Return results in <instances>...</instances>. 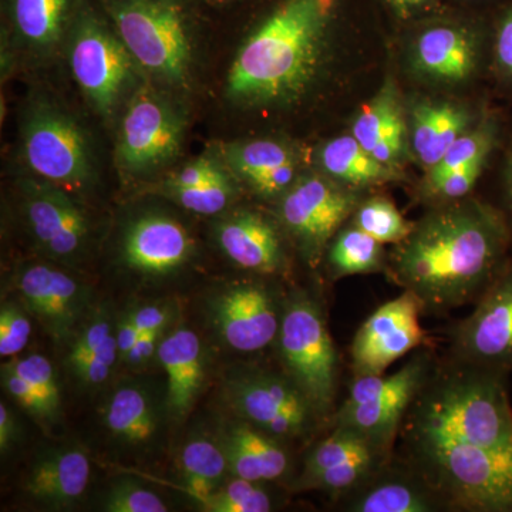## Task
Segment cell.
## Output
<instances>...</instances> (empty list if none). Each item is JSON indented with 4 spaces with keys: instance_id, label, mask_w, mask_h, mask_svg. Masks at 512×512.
Listing matches in <instances>:
<instances>
[{
    "instance_id": "6da1fadb",
    "label": "cell",
    "mask_w": 512,
    "mask_h": 512,
    "mask_svg": "<svg viewBox=\"0 0 512 512\" xmlns=\"http://www.w3.org/2000/svg\"><path fill=\"white\" fill-rule=\"evenodd\" d=\"M510 376L437 356L400 426L394 457L447 511L512 512Z\"/></svg>"
},
{
    "instance_id": "7a4b0ae2",
    "label": "cell",
    "mask_w": 512,
    "mask_h": 512,
    "mask_svg": "<svg viewBox=\"0 0 512 512\" xmlns=\"http://www.w3.org/2000/svg\"><path fill=\"white\" fill-rule=\"evenodd\" d=\"M512 256L510 228L491 202L440 204L394 245L387 278L417 296L424 315L476 303Z\"/></svg>"
},
{
    "instance_id": "3957f363",
    "label": "cell",
    "mask_w": 512,
    "mask_h": 512,
    "mask_svg": "<svg viewBox=\"0 0 512 512\" xmlns=\"http://www.w3.org/2000/svg\"><path fill=\"white\" fill-rule=\"evenodd\" d=\"M336 0H286L239 47L225 94L242 109L301 99L325 62Z\"/></svg>"
},
{
    "instance_id": "277c9868",
    "label": "cell",
    "mask_w": 512,
    "mask_h": 512,
    "mask_svg": "<svg viewBox=\"0 0 512 512\" xmlns=\"http://www.w3.org/2000/svg\"><path fill=\"white\" fill-rule=\"evenodd\" d=\"M114 30L144 76L168 90L191 82L194 46L177 0H109Z\"/></svg>"
},
{
    "instance_id": "5b68a950",
    "label": "cell",
    "mask_w": 512,
    "mask_h": 512,
    "mask_svg": "<svg viewBox=\"0 0 512 512\" xmlns=\"http://www.w3.org/2000/svg\"><path fill=\"white\" fill-rule=\"evenodd\" d=\"M276 343L286 375L329 424L338 409L340 357L315 298L295 291L286 299Z\"/></svg>"
},
{
    "instance_id": "8992f818",
    "label": "cell",
    "mask_w": 512,
    "mask_h": 512,
    "mask_svg": "<svg viewBox=\"0 0 512 512\" xmlns=\"http://www.w3.org/2000/svg\"><path fill=\"white\" fill-rule=\"evenodd\" d=\"M436 360L434 349L427 346L417 349L392 375L353 377L348 397L335 410L328 426L349 427L394 453L404 416L429 379Z\"/></svg>"
},
{
    "instance_id": "52a82bcc",
    "label": "cell",
    "mask_w": 512,
    "mask_h": 512,
    "mask_svg": "<svg viewBox=\"0 0 512 512\" xmlns=\"http://www.w3.org/2000/svg\"><path fill=\"white\" fill-rule=\"evenodd\" d=\"M69 37V63L77 86L101 119L113 120L140 87L143 72L116 30L90 13L79 16Z\"/></svg>"
},
{
    "instance_id": "ba28073f",
    "label": "cell",
    "mask_w": 512,
    "mask_h": 512,
    "mask_svg": "<svg viewBox=\"0 0 512 512\" xmlns=\"http://www.w3.org/2000/svg\"><path fill=\"white\" fill-rule=\"evenodd\" d=\"M185 114L157 84L141 83L124 106L117 134L116 163L131 177L157 173L183 148Z\"/></svg>"
},
{
    "instance_id": "9c48e42d",
    "label": "cell",
    "mask_w": 512,
    "mask_h": 512,
    "mask_svg": "<svg viewBox=\"0 0 512 512\" xmlns=\"http://www.w3.org/2000/svg\"><path fill=\"white\" fill-rule=\"evenodd\" d=\"M20 150L37 178L72 190L92 183L89 138L69 113L49 101H33L23 114Z\"/></svg>"
},
{
    "instance_id": "30bf717a",
    "label": "cell",
    "mask_w": 512,
    "mask_h": 512,
    "mask_svg": "<svg viewBox=\"0 0 512 512\" xmlns=\"http://www.w3.org/2000/svg\"><path fill=\"white\" fill-rule=\"evenodd\" d=\"M227 394L239 419L284 443L308 439L326 424L285 372L244 373L229 382Z\"/></svg>"
},
{
    "instance_id": "8fae6325",
    "label": "cell",
    "mask_w": 512,
    "mask_h": 512,
    "mask_svg": "<svg viewBox=\"0 0 512 512\" xmlns=\"http://www.w3.org/2000/svg\"><path fill=\"white\" fill-rule=\"evenodd\" d=\"M359 204L353 188L328 175H303L279 200V221L305 258L316 262Z\"/></svg>"
},
{
    "instance_id": "7c38bea8",
    "label": "cell",
    "mask_w": 512,
    "mask_h": 512,
    "mask_svg": "<svg viewBox=\"0 0 512 512\" xmlns=\"http://www.w3.org/2000/svg\"><path fill=\"white\" fill-rule=\"evenodd\" d=\"M474 311L448 333V356L491 372L512 373V256L478 299Z\"/></svg>"
},
{
    "instance_id": "4fadbf2b",
    "label": "cell",
    "mask_w": 512,
    "mask_h": 512,
    "mask_svg": "<svg viewBox=\"0 0 512 512\" xmlns=\"http://www.w3.org/2000/svg\"><path fill=\"white\" fill-rule=\"evenodd\" d=\"M329 427L328 436L309 451L293 487L298 491H325L339 500L375 476L394 453L349 427Z\"/></svg>"
},
{
    "instance_id": "5bb4252c",
    "label": "cell",
    "mask_w": 512,
    "mask_h": 512,
    "mask_svg": "<svg viewBox=\"0 0 512 512\" xmlns=\"http://www.w3.org/2000/svg\"><path fill=\"white\" fill-rule=\"evenodd\" d=\"M421 315L423 306L410 291L380 305L353 338V377L383 375L397 360L431 346L429 333L420 323Z\"/></svg>"
},
{
    "instance_id": "9a60e30c",
    "label": "cell",
    "mask_w": 512,
    "mask_h": 512,
    "mask_svg": "<svg viewBox=\"0 0 512 512\" xmlns=\"http://www.w3.org/2000/svg\"><path fill=\"white\" fill-rule=\"evenodd\" d=\"M19 187L23 214L37 247L56 261L80 258L90 237L89 218L82 207L62 187L42 178H25Z\"/></svg>"
},
{
    "instance_id": "2e32d148",
    "label": "cell",
    "mask_w": 512,
    "mask_h": 512,
    "mask_svg": "<svg viewBox=\"0 0 512 512\" xmlns=\"http://www.w3.org/2000/svg\"><path fill=\"white\" fill-rule=\"evenodd\" d=\"M282 309L274 293L259 282L229 286L212 303V318L222 340L241 353L261 352L278 338Z\"/></svg>"
},
{
    "instance_id": "e0dca14e",
    "label": "cell",
    "mask_w": 512,
    "mask_h": 512,
    "mask_svg": "<svg viewBox=\"0 0 512 512\" xmlns=\"http://www.w3.org/2000/svg\"><path fill=\"white\" fill-rule=\"evenodd\" d=\"M20 298L49 335L66 340L86 309V288L79 281L47 264L26 265L16 278Z\"/></svg>"
},
{
    "instance_id": "ac0fdd59",
    "label": "cell",
    "mask_w": 512,
    "mask_h": 512,
    "mask_svg": "<svg viewBox=\"0 0 512 512\" xmlns=\"http://www.w3.org/2000/svg\"><path fill=\"white\" fill-rule=\"evenodd\" d=\"M339 503L348 512L447 511L439 495L394 456L365 484L339 498Z\"/></svg>"
},
{
    "instance_id": "d6986e66",
    "label": "cell",
    "mask_w": 512,
    "mask_h": 512,
    "mask_svg": "<svg viewBox=\"0 0 512 512\" xmlns=\"http://www.w3.org/2000/svg\"><path fill=\"white\" fill-rule=\"evenodd\" d=\"M194 251L187 229L174 218L147 214L127 228L123 259L128 268L147 275H167L183 266Z\"/></svg>"
},
{
    "instance_id": "ffe728a7",
    "label": "cell",
    "mask_w": 512,
    "mask_h": 512,
    "mask_svg": "<svg viewBox=\"0 0 512 512\" xmlns=\"http://www.w3.org/2000/svg\"><path fill=\"white\" fill-rule=\"evenodd\" d=\"M220 153L231 173L266 200H281L299 178L295 151L281 141L225 144Z\"/></svg>"
},
{
    "instance_id": "44dd1931",
    "label": "cell",
    "mask_w": 512,
    "mask_h": 512,
    "mask_svg": "<svg viewBox=\"0 0 512 512\" xmlns=\"http://www.w3.org/2000/svg\"><path fill=\"white\" fill-rule=\"evenodd\" d=\"M410 60L414 72L431 82H467L480 66V40L468 29L436 26L417 37Z\"/></svg>"
},
{
    "instance_id": "7402d4cb",
    "label": "cell",
    "mask_w": 512,
    "mask_h": 512,
    "mask_svg": "<svg viewBox=\"0 0 512 512\" xmlns=\"http://www.w3.org/2000/svg\"><path fill=\"white\" fill-rule=\"evenodd\" d=\"M217 241L239 268L261 275L281 274L285 251L281 235L271 221L255 211H238L218 225Z\"/></svg>"
},
{
    "instance_id": "603a6c76",
    "label": "cell",
    "mask_w": 512,
    "mask_h": 512,
    "mask_svg": "<svg viewBox=\"0 0 512 512\" xmlns=\"http://www.w3.org/2000/svg\"><path fill=\"white\" fill-rule=\"evenodd\" d=\"M220 446L232 477L266 484L284 480L291 470L286 443L247 421L229 423L222 433Z\"/></svg>"
},
{
    "instance_id": "cb8c5ba5",
    "label": "cell",
    "mask_w": 512,
    "mask_h": 512,
    "mask_svg": "<svg viewBox=\"0 0 512 512\" xmlns=\"http://www.w3.org/2000/svg\"><path fill=\"white\" fill-rule=\"evenodd\" d=\"M406 121L396 84L389 80L360 109L352 136L380 163L396 168L406 154Z\"/></svg>"
},
{
    "instance_id": "d4e9b609",
    "label": "cell",
    "mask_w": 512,
    "mask_h": 512,
    "mask_svg": "<svg viewBox=\"0 0 512 512\" xmlns=\"http://www.w3.org/2000/svg\"><path fill=\"white\" fill-rule=\"evenodd\" d=\"M157 357L167 375L168 407L180 419L190 412L204 383L200 336L188 328L174 329L161 340Z\"/></svg>"
},
{
    "instance_id": "484cf974",
    "label": "cell",
    "mask_w": 512,
    "mask_h": 512,
    "mask_svg": "<svg viewBox=\"0 0 512 512\" xmlns=\"http://www.w3.org/2000/svg\"><path fill=\"white\" fill-rule=\"evenodd\" d=\"M474 126L473 114L464 107L440 101H419L412 110L410 140L424 167L440 163L451 144Z\"/></svg>"
},
{
    "instance_id": "4316f807",
    "label": "cell",
    "mask_w": 512,
    "mask_h": 512,
    "mask_svg": "<svg viewBox=\"0 0 512 512\" xmlns=\"http://www.w3.org/2000/svg\"><path fill=\"white\" fill-rule=\"evenodd\" d=\"M90 474V460L83 451H59L32 468L26 491L43 503L73 504L87 490Z\"/></svg>"
},
{
    "instance_id": "83f0119b",
    "label": "cell",
    "mask_w": 512,
    "mask_h": 512,
    "mask_svg": "<svg viewBox=\"0 0 512 512\" xmlns=\"http://www.w3.org/2000/svg\"><path fill=\"white\" fill-rule=\"evenodd\" d=\"M323 173L349 188L389 183L400 177L396 168L377 161L353 136L333 138L320 148Z\"/></svg>"
},
{
    "instance_id": "f1b7e54d",
    "label": "cell",
    "mask_w": 512,
    "mask_h": 512,
    "mask_svg": "<svg viewBox=\"0 0 512 512\" xmlns=\"http://www.w3.org/2000/svg\"><path fill=\"white\" fill-rule=\"evenodd\" d=\"M70 0H13V22L23 45L50 55L64 36Z\"/></svg>"
},
{
    "instance_id": "f546056e",
    "label": "cell",
    "mask_w": 512,
    "mask_h": 512,
    "mask_svg": "<svg viewBox=\"0 0 512 512\" xmlns=\"http://www.w3.org/2000/svg\"><path fill=\"white\" fill-rule=\"evenodd\" d=\"M328 265L333 279L353 275H386L389 258L384 256L383 244L352 224L339 231L330 241Z\"/></svg>"
},
{
    "instance_id": "4dcf8cb0",
    "label": "cell",
    "mask_w": 512,
    "mask_h": 512,
    "mask_svg": "<svg viewBox=\"0 0 512 512\" xmlns=\"http://www.w3.org/2000/svg\"><path fill=\"white\" fill-rule=\"evenodd\" d=\"M111 433L130 444H144L157 431V416L150 399L137 387H121L111 397L106 412Z\"/></svg>"
},
{
    "instance_id": "1f68e13d",
    "label": "cell",
    "mask_w": 512,
    "mask_h": 512,
    "mask_svg": "<svg viewBox=\"0 0 512 512\" xmlns=\"http://www.w3.org/2000/svg\"><path fill=\"white\" fill-rule=\"evenodd\" d=\"M181 473L187 494L200 500L221 487L222 478L229 473L224 450L214 441H190L181 453Z\"/></svg>"
},
{
    "instance_id": "d6a6232c",
    "label": "cell",
    "mask_w": 512,
    "mask_h": 512,
    "mask_svg": "<svg viewBox=\"0 0 512 512\" xmlns=\"http://www.w3.org/2000/svg\"><path fill=\"white\" fill-rule=\"evenodd\" d=\"M352 224L380 244H400L409 237L414 224L406 220L392 201L383 197L360 202L352 215Z\"/></svg>"
},
{
    "instance_id": "836d02e7",
    "label": "cell",
    "mask_w": 512,
    "mask_h": 512,
    "mask_svg": "<svg viewBox=\"0 0 512 512\" xmlns=\"http://www.w3.org/2000/svg\"><path fill=\"white\" fill-rule=\"evenodd\" d=\"M202 510L211 512H269L274 507L272 495L264 484L232 477L224 487L200 498Z\"/></svg>"
},
{
    "instance_id": "e575fe53",
    "label": "cell",
    "mask_w": 512,
    "mask_h": 512,
    "mask_svg": "<svg viewBox=\"0 0 512 512\" xmlns=\"http://www.w3.org/2000/svg\"><path fill=\"white\" fill-rule=\"evenodd\" d=\"M231 170L210 183L194 188L164 190V195L177 202L185 210L201 215H215L224 211L235 198V184Z\"/></svg>"
},
{
    "instance_id": "d590c367",
    "label": "cell",
    "mask_w": 512,
    "mask_h": 512,
    "mask_svg": "<svg viewBox=\"0 0 512 512\" xmlns=\"http://www.w3.org/2000/svg\"><path fill=\"white\" fill-rule=\"evenodd\" d=\"M6 366L22 376L35 389L45 403L50 417H56L60 409V393L55 369L49 359L42 355H29L25 359L13 360Z\"/></svg>"
},
{
    "instance_id": "8d00e7d4",
    "label": "cell",
    "mask_w": 512,
    "mask_h": 512,
    "mask_svg": "<svg viewBox=\"0 0 512 512\" xmlns=\"http://www.w3.org/2000/svg\"><path fill=\"white\" fill-rule=\"evenodd\" d=\"M229 168L225 164L221 153L211 151V153L202 154L174 171L170 177L165 178L161 184V191L177 190V188L200 187L228 173Z\"/></svg>"
},
{
    "instance_id": "74e56055",
    "label": "cell",
    "mask_w": 512,
    "mask_h": 512,
    "mask_svg": "<svg viewBox=\"0 0 512 512\" xmlns=\"http://www.w3.org/2000/svg\"><path fill=\"white\" fill-rule=\"evenodd\" d=\"M488 161L490 160L478 161V163L467 165V167L444 175L436 183L424 185L427 197L439 201L440 204L463 200L476 187L477 181L480 180Z\"/></svg>"
},
{
    "instance_id": "f35d334b",
    "label": "cell",
    "mask_w": 512,
    "mask_h": 512,
    "mask_svg": "<svg viewBox=\"0 0 512 512\" xmlns=\"http://www.w3.org/2000/svg\"><path fill=\"white\" fill-rule=\"evenodd\" d=\"M109 512H165L167 505L153 491L138 487L130 481L114 485L104 501Z\"/></svg>"
},
{
    "instance_id": "ab89813d",
    "label": "cell",
    "mask_w": 512,
    "mask_h": 512,
    "mask_svg": "<svg viewBox=\"0 0 512 512\" xmlns=\"http://www.w3.org/2000/svg\"><path fill=\"white\" fill-rule=\"evenodd\" d=\"M32 335V323L13 303H3L0 311V356L12 357L26 348Z\"/></svg>"
},
{
    "instance_id": "60d3db41",
    "label": "cell",
    "mask_w": 512,
    "mask_h": 512,
    "mask_svg": "<svg viewBox=\"0 0 512 512\" xmlns=\"http://www.w3.org/2000/svg\"><path fill=\"white\" fill-rule=\"evenodd\" d=\"M113 333V323H111L109 313L99 312L93 315V318L77 333V338L73 342L72 349L67 356L70 367L74 369L87 356L96 352Z\"/></svg>"
},
{
    "instance_id": "b9f144b4",
    "label": "cell",
    "mask_w": 512,
    "mask_h": 512,
    "mask_svg": "<svg viewBox=\"0 0 512 512\" xmlns=\"http://www.w3.org/2000/svg\"><path fill=\"white\" fill-rule=\"evenodd\" d=\"M120 360L119 348H117L116 333L110 336L96 352L87 356L82 363L74 367L73 373L84 386H100L106 382L111 370Z\"/></svg>"
},
{
    "instance_id": "7bdbcfd3",
    "label": "cell",
    "mask_w": 512,
    "mask_h": 512,
    "mask_svg": "<svg viewBox=\"0 0 512 512\" xmlns=\"http://www.w3.org/2000/svg\"><path fill=\"white\" fill-rule=\"evenodd\" d=\"M495 76L512 87V3L497 20L491 46Z\"/></svg>"
},
{
    "instance_id": "ee69618b",
    "label": "cell",
    "mask_w": 512,
    "mask_h": 512,
    "mask_svg": "<svg viewBox=\"0 0 512 512\" xmlns=\"http://www.w3.org/2000/svg\"><path fill=\"white\" fill-rule=\"evenodd\" d=\"M2 380L6 392H8L9 396L12 397L16 403H19L23 409L28 410L29 413L35 414V416L40 417V419L52 420L39 394L35 392V389H33L22 376L13 372L9 366H3Z\"/></svg>"
},
{
    "instance_id": "f6af8a7d",
    "label": "cell",
    "mask_w": 512,
    "mask_h": 512,
    "mask_svg": "<svg viewBox=\"0 0 512 512\" xmlns=\"http://www.w3.org/2000/svg\"><path fill=\"white\" fill-rule=\"evenodd\" d=\"M165 329L167 328L141 332L133 348H131L128 355L124 357L123 362L131 367L146 366L147 363L150 362L151 357L157 355L161 340H163L165 336Z\"/></svg>"
},
{
    "instance_id": "bcb514c9",
    "label": "cell",
    "mask_w": 512,
    "mask_h": 512,
    "mask_svg": "<svg viewBox=\"0 0 512 512\" xmlns=\"http://www.w3.org/2000/svg\"><path fill=\"white\" fill-rule=\"evenodd\" d=\"M503 215L512 237V131L504 150L500 173V202L493 204Z\"/></svg>"
},
{
    "instance_id": "7dc6e473",
    "label": "cell",
    "mask_w": 512,
    "mask_h": 512,
    "mask_svg": "<svg viewBox=\"0 0 512 512\" xmlns=\"http://www.w3.org/2000/svg\"><path fill=\"white\" fill-rule=\"evenodd\" d=\"M130 315L140 332H148V330L167 328L168 323L173 318V309L167 303H164V305H146L133 309Z\"/></svg>"
},
{
    "instance_id": "c3c4849f",
    "label": "cell",
    "mask_w": 512,
    "mask_h": 512,
    "mask_svg": "<svg viewBox=\"0 0 512 512\" xmlns=\"http://www.w3.org/2000/svg\"><path fill=\"white\" fill-rule=\"evenodd\" d=\"M116 342L117 348H119V356L121 362H123L124 357L128 355L131 348H133L134 343L140 336V330H138L136 323L131 319L130 312L124 315V318L120 320L119 326H117L116 332Z\"/></svg>"
},
{
    "instance_id": "681fc988",
    "label": "cell",
    "mask_w": 512,
    "mask_h": 512,
    "mask_svg": "<svg viewBox=\"0 0 512 512\" xmlns=\"http://www.w3.org/2000/svg\"><path fill=\"white\" fill-rule=\"evenodd\" d=\"M16 434L18 429H16L15 417L6 404L2 403L0 404V450L2 453L12 446L13 441L16 440Z\"/></svg>"
},
{
    "instance_id": "f907efd6",
    "label": "cell",
    "mask_w": 512,
    "mask_h": 512,
    "mask_svg": "<svg viewBox=\"0 0 512 512\" xmlns=\"http://www.w3.org/2000/svg\"><path fill=\"white\" fill-rule=\"evenodd\" d=\"M394 9L397 10L400 16L403 18H407L410 13H413L414 10L419 9L421 5H423L424 0H390Z\"/></svg>"
}]
</instances>
